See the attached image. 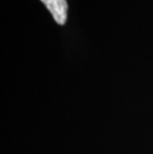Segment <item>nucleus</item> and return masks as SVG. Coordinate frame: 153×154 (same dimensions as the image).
<instances>
[{"label":"nucleus","instance_id":"f257e3e1","mask_svg":"<svg viewBox=\"0 0 153 154\" xmlns=\"http://www.w3.org/2000/svg\"><path fill=\"white\" fill-rule=\"evenodd\" d=\"M43 4L53 16L54 20L59 25H64L68 17V2L67 0H41Z\"/></svg>","mask_w":153,"mask_h":154}]
</instances>
